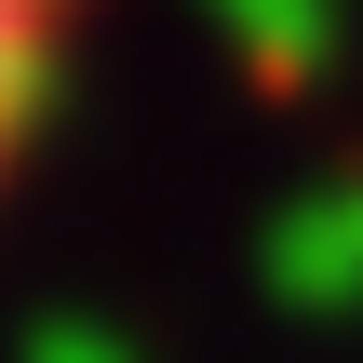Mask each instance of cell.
<instances>
[{"mask_svg":"<svg viewBox=\"0 0 363 363\" xmlns=\"http://www.w3.org/2000/svg\"><path fill=\"white\" fill-rule=\"evenodd\" d=\"M81 13H94V0H0V189H13L40 108H54V67H67V40H81Z\"/></svg>","mask_w":363,"mask_h":363,"instance_id":"6da1fadb","label":"cell"}]
</instances>
